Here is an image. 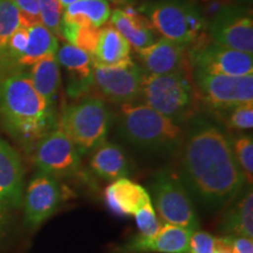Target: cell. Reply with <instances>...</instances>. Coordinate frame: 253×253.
<instances>
[{
	"label": "cell",
	"mask_w": 253,
	"mask_h": 253,
	"mask_svg": "<svg viewBox=\"0 0 253 253\" xmlns=\"http://www.w3.org/2000/svg\"><path fill=\"white\" fill-rule=\"evenodd\" d=\"M90 170L103 181L114 182L130 176V166L122 148L114 143L104 142L91 151Z\"/></svg>",
	"instance_id": "obj_20"
},
{
	"label": "cell",
	"mask_w": 253,
	"mask_h": 253,
	"mask_svg": "<svg viewBox=\"0 0 253 253\" xmlns=\"http://www.w3.org/2000/svg\"><path fill=\"white\" fill-rule=\"evenodd\" d=\"M28 78L40 96H42L47 103L54 107L55 97L61 84L60 65L55 54L48 55L33 63Z\"/></svg>",
	"instance_id": "obj_23"
},
{
	"label": "cell",
	"mask_w": 253,
	"mask_h": 253,
	"mask_svg": "<svg viewBox=\"0 0 253 253\" xmlns=\"http://www.w3.org/2000/svg\"><path fill=\"white\" fill-rule=\"evenodd\" d=\"M119 128L126 141L145 149H172L182 138V129L176 122L147 104H123Z\"/></svg>",
	"instance_id": "obj_3"
},
{
	"label": "cell",
	"mask_w": 253,
	"mask_h": 253,
	"mask_svg": "<svg viewBox=\"0 0 253 253\" xmlns=\"http://www.w3.org/2000/svg\"><path fill=\"white\" fill-rule=\"evenodd\" d=\"M225 122L231 129L251 130L253 126V103H245L230 108Z\"/></svg>",
	"instance_id": "obj_31"
},
{
	"label": "cell",
	"mask_w": 253,
	"mask_h": 253,
	"mask_svg": "<svg viewBox=\"0 0 253 253\" xmlns=\"http://www.w3.org/2000/svg\"><path fill=\"white\" fill-rule=\"evenodd\" d=\"M150 198L161 219L167 224L197 230L198 214L191 196L178 176L170 171H161L150 183Z\"/></svg>",
	"instance_id": "obj_6"
},
{
	"label": "cell",
	"mask_w": 253,
	"mask_h": 253,
	"mask_svg": "<svg viewBox=\"0 0 253 253\" xmlns=\"http://www.w3.org/2000/svg\"><path fill=\"white\" fill-rule=\"evenodd\" d=\"M138 54L149 74H171L185 69V46L166 38L154 41L151 45L138 50Z\"/></svg>",
	"instance_id": "obj_15"
},
{
	"label": "cell",
	"mask_w": 253,
	"mask_h": 253,
	"mask_svg": "<svg viewBox=\"0 0 253 253\" xmlns=\"http://www.w3.org/2000/svg\"><path fill=\"white\" fill-rule=\"evenodd\" d=\"M143 77L140 67L134 63L115 68L93 66V96L121 106L134 103L141 95Z\"/></svg>",
	"instance_id": "obj_9"
},
{
	"label": "cell",
	"mask_w": 253,
	"mask_h": 253,
	"mask_svg": "<svg viewBox=\"0 0 253 253\" xmlns=\"http://www.w3.org/2000/svg\"><path fill=\"white\" fill-rule=\"evenodd\" d=\"M131 46L112 24L103 25L97 45L90 55L93 66L99 67H125L131 65Z\"/></svg>",
	"instance_id": "obj_18"
},
{
	"label": "cell",
	"mask_w": 253,
	"mask_h": 253,
	"mask_svg": "<svg viewBox=\"0 0 253 253\" xmlns=\"http://www.w3.org/2000/svg\"><path fill=\"white\" fill-rule=\"evenodd\" d=\"M144 104L178 123L195 108L196 93L185 72L143 77L141 95Z\"/></svg>",
	"instance_id": "obj_5"
},
{
	"label": "cell",
	"mask_w": 253,
	"mask_h": 253,
	"mask_svg": "<svg viewBox=\"0 0 253 253\" xmlns=\"http://www.w3.org/2000/svg\"><path fill=\"white\" fill-rule=\"evenodd\" d=\"M75 1H78V0H60V2H61L62 6H63V8H66L68 5H71Z\"/></svg>",
	"instance_id": "obj_36"
},
{
	"label": "cell",
	"mask_w": 253,
	"mask_h": 253,
	"mask_svg": "<svg viewBox=\"0 0 253 253\" xmlns=\"http://www.w3.org/2000/svg\"><path fill=\"white\" fill-rule=\"evenodd\" d=\"M109 19L113 27L137 52L155 41L154 27L150 21L130 9H115Z\"/></svg>",
	"instance_id": "obj_21"
},
{
	"label": "cell",
	"mask_w": 253,
	"mask_h": 253,
	"mask_svg": "<svg viewBox=\"0 0 253 253\" xmlns=\"http://www.w3.org/2000/svg\"><path fill=\"white\" fill-rule=\"evenodd\" d=\"M197 86L202 99L214 109L226 110L253 103V74L226 77L198 73Z\"/></svg>",
	"instance_id": "obj_10"
},
{
	"label": "cell",
	"mask_w": 253,
	"mask_h": 253,
	"mask_svg": "<svg viewBox=\"0 0 253 253\" xmlns=\"http://www.w3.org/2000/svg\"><path fill=\"white\" fill-rule=\"evenodd\" d=\"M101 28L102 27L79 26L74 24L62 23L61 36L63 39L68 41V43L91 55L99 41Z\"/></svg>",
	"instance_id": "obj_26"
},
{
	"label": "cell",
	"mask_w": 253,
	"mask_h": 253,
	"mask_svg": "<svg viewBox=\"0 0 253 253\" xmlns=\"http://www.w3.org/2000/svg\"><path fill=\"white\" fill-rule=\"evenodd\" d=\"M33 154L34 164L39 172L59 181L79 176L82 172L80 153L59 126L38 142Z\"/></svg>",
	"instance_id": "obj_7"
},
{
	"label": "cell",
	"mask_w": 253,
	"mask_h": 253,
	"mask_svg": "<svg viewBox=\"0 0 253 253\" xmlns=\"http://www.w3.org/2000/svg\"><path fill=\"white\" fill-rule=\"evenodd\" d=\"M23 24L14 0H0V50L5 48L12 34Z\"/></svg>",
	"instance_id": "obj_28"
},
{
	"label": "cell",
	"mask_w": 253,
	"mask_h": 253,
	"mask_svg": "<svg viewBox=\"0 0 253 253\" xmlns=\"http://www.w3.org/2000/svg\"><path fill=\"white\" fill-rule=\"evenodd\" d=\"M198 73L226 77H245L253 74L251 54L218 45L208 47L196 55Z\"/></svg>",
	"instance_id": "obj_13"
},
{
	"label": "cell",
	"mask_w": 253,
	"mask_h": 253,
	"mask_svg": "<svg viewBox=\"0 0 253 253\" xmlns=\"http://www.w3.org/2000/svg\"><path fill=\"white\" fill-rule=\"evenodd\" d=\"M0 116L5 129L26 150L58 126L54 107L21 73L0 79Z\"/></svg>",
	"instance_id": "obj_2"
},
{
	"label": "cell",
	"mask_w": 253,
	"mask_h": 253,
	"mask_svg": "<svg viewBox=\"0 0 253 253\" xmlns=\"http://www.w3.org/2000/svg\"><path fill=\"white\" fill-rule=\"evenodd\" d=\"M214 253H232L229 246L226 245V243L224 242L221 237H217V242H216V251Z\"/></svg>",
	"instance_id": "obj_35"
},
{
	"label": "cell",
	"mask_w": 253,
	"mask_h": 253,
	"mask_svg": "<svg viewBox=\"0 0 253 253\" xmlns=\"http://www.w3.org/2000/svg\"><path fill=\"white\" fill-rule=\"evenodd\" d=\"M56 60L59 65L69 73L68 94L73 97H80L91 89L93 84V62L87 52L78 47L65 43L58 48Z\"/></svg>",
	"instance_id": "obj_16"
},
{
	"label": "cell",
	"mask_w": 253,
	"mask_h": 253,
	"mask_svg": "<svg viewBox=\"0 0 253 253\" xmlns=\"http://www.w3.org/2000/svg\"><path fill=\"white\" fill-rule=\"evenodd\" d=\"M112 114L104 101L86 96L63 110L58 126L74 143L80 155H87L106 142Z\"/></svg>",
	"instance_id": "obj_4"
},
{
	"label": "cell",
	"mask_w": 253,
	"mask_h": 253,
	"mask_svg": "<svg viewBox=\"0 0 253 253\" xmlns=\"http://www.w3.org/2000/svg\"><path fill=\"white\" fill-rule=\"evenodd\" d=\"M220 221L219 230L224 236L253 238V192L246 185L243 191L230 202Z\"/></svg>",
	"instance_id": "obj_19"
},
{
	"label": "cell",
	"mask_w": 253,
	"mask_h": 253,
	"mask_svg": "<svg viewBox=\"0 0 253 253\" xmlns=\"http://www.w3.org/2000/svg\"><path fill=\"white\" fill-rule=\"evenodd\" d=\"M107 208L116 216H134L140 209L151 201L149 192L143 186L129 178L112 182L104 190Z\"/></svg>",
	"instance_id": "obj_17"
},
{
	"label": "cell",
	"mask_w": 253,
	"mask_h": 253,
	"mask_svg": "<svg viewBox=\"0 0 253 253\" xmlns=\"http://www.w3.org/2000/svg\"><path fill=\"white\" fill-rule=\"evenodd\" d=\"M232 253H253V240L246 237L223 236L221 237Z\"/></svg>",
	"instance_id": "obj_34"
},
{
	"label": "cell",
	"mask_w": 253,
	"mask_h": 253,
	"mask_svg": "<svg viewBox=\"0 0 253 253\" xmlns=\"http://www.w3.org/2000/svg\"><path fill=\"white\" fill-rule=\"evenodd\" d=\"M150 24L168 40L186 46L203 30V20L195 8L178 1H164L150 11Z\"/></svg>",
	"instance_id": "obj_8"
},
{
	"label": "cell",
	"mask_w": 253,
	"mask_h": 253,
	"mask_svg": "<svg viewBox=\"0 0 253 253\" xmlns=\"http://www.w3.org/2000/svg\"><path fill=\"white\" fill-rule=\"evenodd\" d=\"M217 237L205 231H192L189 239L188 253H214Z\"/></svg>",
	"instance_id": "obj_32"
},
{
	"label": "cell",
	"mask_w": 253,
	"mask_h": 253,
	"mask_svg": "<svg viewBox=\"0 0 253 253\" xmlns=\"http://www.w3.org/2000/svg\"><path fill=\"white\" fill-rule=\"evenodd\" d=\"M40 23L56 38H62L63 6L60 0H39Z\"/></svg>",
	"instance_id": "obj_29"
},
{
	"label": "cell",
	"mask_w": 253,
	"mask_h": 253,
	"mask_svg": "<svg viewBox=\"0 0 253 253\" xmlns=\"http://www.w3.org/2000/svg\"><path fill=\"white\" fill-rule=\"evenodd\" d=\"M65 198V190L59 179L38 172L31 179L23 198L27 226L34 229L41 225L59 210Z\"/></svg>",
	"instance_id": "obj_11"
},
{
	"label": "cell",
	"mask_w": 253,
	"mask_h": 253,
	"mask_svg": "<svg viewBox=\"0 0 253 253\" xmlns=\"http://www.w3.org/2000/svg\"><path fill=\"white\" fill-rule=\"evenodd\" d=\"M58 38L41 23L28 26L27 46L18 61V67H28L48 55L56 54Z\"/></svg>",
	"instance_id": "obj_25"
},
{
	"label": "cell",
	"mask_w": 253,
	"mask_h": 253,
	"mask_svg": "<svg viewBox=\"0 0 253 253\" xmlns=\"http://www.w3.org/2000/svg\"><path fill=\"white\" fill-rule=\"evenodd\" d=\"M191 232L192 230L166 223L154 237H132L114 253H188Z\"/></svg>",
	"instance_id": "obj_12"
},
{
	"label": "cell",
	"mask_w": 253,
	"mask_h": 253,
	"mask_svg": "<svg viewBox=\"0 0 253 253\" xmlns=\"http://www.w3.org/2000/svg\"><path fill=\"white\" fill-rule=\"evenodd\" d=\"M216 45L225 48L253 53V21L249 17L236 18L226 21L213 34Z\"/></svg>",
	"instance_id": "obj_22"
},
{
	"label": "cell",
	"mask_w": 253,
	"mask_h": 253,
	"mask_svg": "<svg viewBox=\"0 0 253 253\" xmlns=\"http://www.w3.org/2000/svg\"><path fill=\"white\" fill-rule=\"evenodd\" d=\"M179 179L190 196L210 209L226 207L248 185L227 136L208 122L197 123L185 137Z\"/></svg>",
	"instance_id": "obj_1"
},
{
	"label": "cell",
	"mask_w": 253,
	"mask_h": 253,
	"mask_svg": "<svg viewBox=\"0 0 253 253\" xmlns=\"http://www.w3.org/2000/svg\"><path fill=\"white\" fill-rule=\"evenodd\" d=\"M24 198V169L19 154L0 138V204L18 209Z\"/></svg>",
	"instance_id": "obj_14"
},
{
	"label": "cell",
	"mask_w": 253,
	"mask_h": 253,
	"mask_svg": "<svg viewBox=\"0 0 253 253\" xmlns=\"http://www.w3.org/2000/svg\"><path fill=\"white\" fill-rule=\"evenodd\" d=\"M136 226H137L138 235L147 237H154L160 230L161 224L160 219H158L156 212H155V208L153 204V201L148 202L147 204L143 205L140 210L134 214Z\"/></svg>",
	"instance_id": "obj_30"
},
{
	"label": "cell",
	"mask_w": 253,
	"mask_h": 253,
	"mask_svg": "<svg viewBox=\"0 0 253 253\" xmlns=\"http://www.w3.org/2000/svg\"><path fill=\"white\" fill-rule=\"evenodd\" d=\"M25 26L40 23L39 0H14Z\"/></svg>",
	"instance_id": "obj_33"
},
{
	"label": "cell",
	"mask_w": 253,
	"mask_h": 253,
	"mask_svg": "<svg viewBox=\"0 0 253 253\" xmlns=\"http://www.w3.org/2000/svg\"><path fill=\"white\" fill-rule=\"evenodd\" d=\"M109 18L110 7L107 0H78L66 7L62 23L102 27Z\"/></svg>",
	"instance_id": "obj_24"
},
{
	"label": "cell",
	"mask_w": 253,
	"mask_h": 253,
	"mask_svg": "<svg viewBox=\"0 0 253 253\" xmlns=\"http://www.w3.org/2000/svg\"><path fill=\"white\" fill-rule=\"evenodd\" d=\"M0 218H1V204H0Z\"/></svg>",
	"instance_id": "obj_37"
},
{
	"label": "cell",
	"mask_w": 253,
	"mask_h": 253,
	"mask_svg": "<svg viewBox=\"0 0 253 253\" xmlns=\"http://www.w3.org/2000/svg\"><path fill=\"white\" fill-rule=\"evenodd\" d=\"M231 143L233 156L248 185L253 182V141L251 136L242 135L236 137Z\"/></svg>",
	"instance_id": "obj_27"
}]
</instances>
